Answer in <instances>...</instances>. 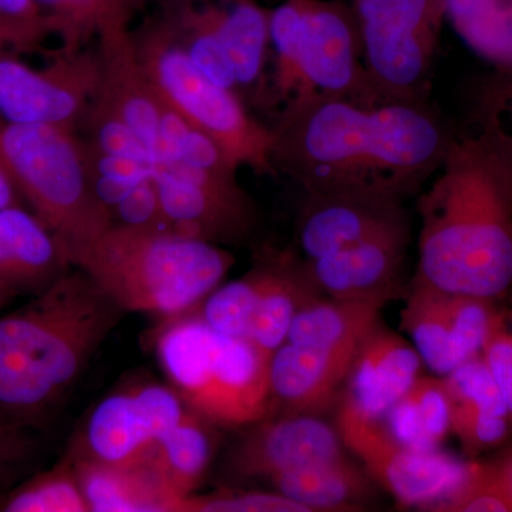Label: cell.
<instances>
[{"mask_svg": "<svg viewBox=\"0 0 512 512\" xmlns=\"http://www.w3.org/2000/svg\"><path fill=\"white\" fill-rule=\"evenodd\" d=\"M272 164L308 194L376 192L406 200L436 174L453 140L426 100L305 101L281 111Z\"/></svg>", "mask_w": 512, "mask_h": 512, "instance_id": "1", "label": "cell"}, {"mask_svg": "<svg viewBox=\"0 0 512 512\" xmlns=\"http://www.w3.org/2000/svg\"><path fill=\"white\" fill-rule=\"evenodd\" d=\"M417 214L412 282L490 302L512 291V171L483 134L453 137Z\"/></svg>", "mask_w": 512, "mask_h": 512, "instance_id": "2", "label": "cell"}, {"mask_svg": "<svg viewBox=\"0 0 512 512\" xmlns=\"http://www.w3.org/2000/svg\"><path fill=\"white\" fill-rule=\"evenodd\" d=\"M124 313L74 266L22 308L0 315V419L42 426Z\"/></svg>", "mask_w": 512, "mask_h": 512, "instance_id": "3", "label": "cell"}, {"mask_svg": "<svg viewBox=\"0 0 512 512\" xmlns=\"http://www.w3.org/2000/svg\"><path fill=\"white\" fill-rule=\"evenodd\" d=\"M124 312L175 318L194 311L235 264L220 245L163 229L110 227L73 256Z\"/></svg>", "mask_w": 512, "mask_h": 512, "instance_id": "4", "label": "cell"}, {"mask_svg": "<svg viewBox=\"0 0 512 512\" xmlns=\"http://www.w3.org/2000/svg\"><path fill=\"white\" fill-rule=\"evenodd\" d=\"M156 352L188 409L215 426L248 427L272 414L271 356L249 340L222 335L188 312L167 319Z\"/></svg>", "mask_w": 512, "mask_h": 512, "instance_id": "5", "label": "cell"}, {"mask_svg": "<svg viewBox=\"0 0 512 512\" xmlns=\"http://www.w3.org/2000/svg\"><path fill=\"white\" fill-rule=\"evenodd\" d=\"M269 28L275 52L269 97L282 110L323 99L384 101L370 86L352 6L340 0H286L271 10Z\"/></svg>", "mask_w": 512, "mask_h": 512, "instance_id": "6", "label": "cell"}, {"mask_svg": "<svg viewBox=\"0 0 512 512\" xmlns=\"http://www.w3.org/2000/svg\"><path fill=\"white\" fill-rule=\"evenodd\" d=\"M0 160L70 261L111 227L110 212L94 192L86 143L74 130L2 124Z\"/></svg>", "mask_w": 512, "mask_h": 512, "instance_id": "7", "label": "cell"}, {"mask_svg": "<svg viewBox=\"0 0 512 512\" xmlns=\"http://www.w3.org/2000/svg\"><path fill=\"white\" fill-rule=\"evenodd\" d=\"M133 36L144 69L171 109L204 131L235 167L276 174L271 127L249 116L238 93L218 86L194 66L167 18Z\"/></svg>", "mask_w": 512, "mask_h": 512, "instance_id": "8", "label": "cell"}, {"mask_svg": "<svg viewBox=\"0 0 512 512\" xmlns=\"http://www.w3.org/2000/svg\"><path fill=\"white\" fill-rule=\"evenodd\" d=\"M370 86L384 101L424 100L444 0H353Z\"/></svg>", "mask_w": 512, "mask_h": 512, "instance_id": "9", "label": "cell"}, {"mask_svg": "<svg viewBox=\"0 0 512 512\" xmlns=\"http://www.w3.org/2000/svg\"><path fill=\"white\" fill-rule=\"evenodd\" d=\"M336 429L343 446L362 461L367 474L400 507L437 512L460 491L473 470V464L443 451L413 450L396 443L382 421L338 412Z\"/></svg>", "mask_w": 512, "mask_h": 512, "instance_id": "10", "label": "cell"}, {"mask_svg": "<svg viewBox=\"0 0 512 512\" xmlns=\"http://www.w3.org/2000/svg\"><path fill=\"white\" fill-rule=\"evenodd\" d=\"M100 86L97 50L64 52L42 69L0 56V116L9 124L69 128L83 123Z\"/></svg>", "mask_w": 512, "mask_h": 512, "instance_id": "11", "label": "cell"}, {"mask_svg": "<svg viewBox=\"0 0 512 512\" xmlns=\"http://www.w3.org/2000/svg\"><path fill=\"white\" fill-rule=\"evenodd\" d=\"M153 178L171 232L221 245L241 244L255 231L258 214L237 174L161 161Z\"/></svg>", "mask_w": 512, "mask_h": 512, "instance_id": "12", "label": "cell"}, {"mask_svg": "<svg viewBox=\"0 0 512 512\" xmlns=\"http://www.w3.org/2000/svg\"><path fill=\"white\" fill-rule=\"evenodd\" d=\"M188 410L174 387L163 384L111 394L90 414L67 457L134 466L184 419Z\"/></svg>", "mask_w": 512, "mask_h": 512, "instance_id": "13", "label": "cell"}, {"mask_svg": "<svg viewBox=\"0 0 512 512\" xmlns=\"http://www.w3.org/2000/svg\"><path fill=\"white\" fill-rule=\"evenodd\" d=\"M248 427L229 454L228 470L234 477L269 481L345 454L338 429L319 414L272 413Z\"/></svg>", "mask_w": 512, "mask_h": 512, "instance_id": "14", "label": "cell"}, {"mask_svg": "<svg viewBox=\"0 0 512 512\" xmlns=\"http://www.w3.org/2000/svg\"><path fill=\"white\" fill-rule=\"evenodd\" d=\"M410 221L318 259H306L313 284L328 298L383 299L400 295Z\"/></svg>", "mask_w": 512, "mask_h": 512, "instance_id": "15", "label": "cell"}, {"mask_svg": "<svg viewBox=\"0 0 512 512\" xmlns=\"http://www.w3.org/2000/svg\"><path fill=\"white\" fill-rule=\"evenodd\" d=\"M404 201L376 192L308 194L299 211V248L318 259L409 222Z\"/></svg>", "mask_w": 512, "mask_h": 512, "instance_id": "16", "label": "cell"}, {"mask_svg": "<svg viewBox=\"0 0 512 512\" xmlns=\"http://www.w3.org/2000/svg\"><path fill=\"white\" fill-rule=\"evenodd\" d=\"M100 86L96 99L133 130L157 164L163 157L161 123L165 103L138 56L128 25L99 37Z\"/></svg>", "mask_w": 512, "mask_h": 512, "instance_id": "17", "label": "cell"}, {"mask_svg": "<svg viewBox=\"0 0 512 512\" xmlns=\"http://www.w3.org/2000/svg\"><path fill=\"white\" fill-rule=\"evenodd\" d=\"M421 357L402 336L377 323L360 343L338 399V412L382 421L420 376Z\"/></svg>", "mask_w": 512, "mask_h": 512, "instance_id": "18", "label": "cell"}, {"mask_svg": "<svg viewBox=\"0 0 512 512\" xmlns=\"http://www.w3.org/2000/svg\"><path fill=\"white\" fill-rule=\"evenodd\" d=\"M74 268L62 242L22 205L0 210V289L36 296Z\"/></svg>", "mask_w": 512, "mask_h": 512, "instance_id": "19", "label": "cell"}, {"mask_svg": "<svg viewBox=\"0 0 512 512\" xmlns=\"http://www.w3.org/2000/svg\"><path fill=\"white\" fill-rule=\"evenodd\" d=\"M357 348H306L285 342L269 363L272 413L326 412L338 402Z\"/></svg>", "mask_w": 512, "mask_h": 512, "instance_id": "20", "label": "cell"}, {"mask_svg": "<svg viewBox=\"0 0 512 512\" xmlns=\"http://www.w3.org/2000/svg\"><path fill=\"white\" fill-rule=\"evenodd\" d=\"M276 493L309 511H362L376 494L375 481L346 454L272 477Z\"/></svg>", "mask_w": 512, "mask_h": 512, "instance_id": "21", "label": "cell"}, {"mask_svg": "<svg viewBox=\"0 0 512 512\" xmlns=\"http://www.w3.org/2000/svg\"><path fill=\"white\" fill-rule=\"evenodd\" d=\"M70 460L90 512H175L177 501L146 464L113 466Z\"/></svg>", "mask_w": 512, "mask_h": 512, "instance_id": "22", "label": "cell"}, {"mask_svg": "<svg viewBox=\"0 0 512 512\" xmlns=\"http://www.w3.org/2000/svg\"><path fill=\"white\" fill-rule=\"evenodd\" d=\"M214 427L211 421L188 410L141 461L177 505L194 493L210 467L215 453Z\"/></svg>", "mask_w": 512, "mask_h": 512, "instance_id": "23", "label": "cell"}, {"mask_svg": "<svg viewBox=\"0 0 512 512\" xmlns=\"http://www.w3.org/2000/svg\"><path fill=\"white\" fill-rule=\"evenodd\" d=\"M383 299H316L293 319L286 342L319 349H355L380 322Z\"/></svg>", "mask_w": 512, "mask_h": 512, "instance_id": "24", "label": "cell"}, {"mask_svg": "<svg viewBox=\"0 0 512 512\" xmlns=\"http://www.w3.org/2000/svg\"><path fill=\"white\" fill-rule=\"evenodd\" d=\"M400 326L436 375L447 376L466 362L458 348L446 292L412 282L400 312Z\"/></svg>", "mask_w": 512, "mask_h": 512, "instance_id": "25", "label": "cell"}, {"mask_svg": "<svg viewBox=\"0 0 512 512\" xmlns=\"http://www.w3.org/2000/svg\"><path fill=\"white\" fill-rule=\"evenodd\" d=\"M217 9L221 42L234 70L238 92L264 86L266 55L271 45V10L256 5L255 0L228 3Z\"/></svg>", "mask_w": 512, "mask_h": 512, "instance_id": "26", "label": "cell"}, {"mask_svg": "<svg viewBox=\"0 0 512 512\" xmlns=\"http://www.w3.org/2000/svg\"><path fill=\"white\" fill-rule=\"evenodd\" d=\"M461 39L495 72L512 74V0H444Z\"/></svg>", "mask_w": 512, "mask_h": 512, "instance_id": "27", "label": "cell"}, {"mask_svg": "<svg viewBox=\"0 0 512 512\" xmlns=\"http://www.w3.org/2000/svg\"><path fill=\"white\" fill-rule=\"evenodd\" d=\"M64 52L84 49L93 37L128 25L136 0H37Z\"/></svg>", "mask_w": 512, "mask_h": 512, "instance_id": "28", "label": "cell"}, {"mask_svg": "<svg viewBox=\"0 0 512 512\" xmlns=\"http://www.w3.org/2000/svg\"><path fill=\"white\" fill-rule=\"evenodd\" d=\"M272 265V251L262 252L258 264L248 274L215 288L194 312L222 335L247 339L249 322L268 284Z\"/></svg>", "mask_w": 512, "mask_h": 512, "instance_id": "29", "label": "cell"}, {"mask_svg": "<svg viewBox=\"0 0 512 512\" xmlns=\"http://www.w3.org/2000/svg\"><path fill=\"white\" fill-rule=\"evenodd\" d=\"M0 512H90L72 460L13 485L0 497Z\"/></svg>", "mask_w": 512, "mask_h": 512, "instance_id": "30", "label": "cell"}, {"mask_svg": "<svg viewBox=\"0 0 512 512\" xmlns=\"http://www.w3.org/2000/svg\"><path fill=\"white\" fill-rule=\"evenodd\" d=\"M476 119L483 134L512 171V74L495 72L481 84Z\"/></svg>", "mask_w": 512, "mask_h": 512, "instance_id": "31", "label": "cell"}, {"mask_svg": "<svg viewBox=\"0 0 512 512\" xmlns=\"http://www.w3.org/2000/svg\"><path fill=\"white\" fill-rule=\"evenodd\" d=\"M83 123L90 130V143H87L89 146L110 156L127 158L154 167L153 158L133 130L100 101L93 100Z\"/></svg>", "mask_w": 512, "mask_h": 512, "instance_id": "32", "label": "cell"}, {"mask_svg": "<svg viewBox=\"0 0 512 512\" xmlns=\"http://www.w3.org/2000/svg\"><path fill=\"white\" fill-rule=\"evenodd\" d=\"M451 403H466L485 412L510 417L507 406L483 356L473 357L443 377ZM511 420V419H510Z\"/></svg>", "mask_w": 512, "mask_h": 512, "instance_id": "33", "label": "cell"}, {"mask_svg": "<svg viewBox=\"0 0 512 512\" xmlns=\"http://www.w3.org/2000/svg\"><path fill=\"white\" fill-rule=\"evenodd\" d=\"M177 512H311L279 493L224 490L208 495H190L177 505Z\"/></svg>", "mask_w": 512, "mask_h": 512, "instance_id": "34", "label": "cell"}, {"mask_svg": "<svg viewBox=\"0 0 512 512\" xmlns=\"http://www.w3.org/2000/svg\"><path fill=\"white\" fill-rule=\"evenodd\" d=\"M512 427L510 417L498 416L466 403H453L451 431L470 454L500 446Z\"/></svg>", "mask_w": 512, "mask_h": 512, "instance_id": "35", "label": "cell"}, {"mask_svg": "<svg viewBox=\"0 0 512 512\" xmlns=\"http://www.w3.org/2000/svg\"><path fill=\"white\" fill-rule=\"evenodd\" d=\"M0 32L18 52L35 50L53 35L37 0H0Z\"/></svg>", "mask_w": 512, "mask_h": 512, "instance_id": "36", "label": "cell"}, {"mask_svg": "<svg viewBox=\"0 0 512 512\" xmlns=\"http://www.w3.org/2000/svg\"><path fill=\"white\" fill-rule=\"evenodd\" d=\"M407 393L416 404L417 412L430 440L440 448L441 443L451 431V412H453V403H451L446 382L444 379L419 376Z\"/></svg>", "mask_w": 512, "mask_h": 512, "instance_id": "37", "label": "cell"}, {"mask_svg": "<svg viewBox=\"0 0 512 512\" xmlns=\"http://www.w3.org/2000/svg\"><path fill=\"white\" fill-rule=\"evenodd\" d=\"M110 217L111 227L170 231L153 174L128 192L110 211Z\"/></svg>", "mask_w": 512, "mask_h": 512, "instance_id": "38", "label": "cell"}, {"mask_svg": "<svg viewBox=\"0 0 512 512\" xmlns=\"http://www.w3.org/2000/svg\"><path fill=\"white\" fill-rule=\"evenodd\" d=\"M36 453L28 429L0 419V497L10 490Z\"/></svg>", "mask_w": 512, "mask_h": 512, "instance_id": "39", "label": "cell"}, {"mask_svg": "<svg viewBox=\"0 0 512 512\" xmlns=\"http://www.w3.org/2000/svg\"><path fill=\"white\" fill-rule=\"evenodd\" d=\"M481 356L503 394L512 421V332L505 325L501 313L491 326Z\"/></svg>", "mask_w": 512, "mask_h": 512, "instance_id": "40", "label": "cell"}, {"mask_svg": "<svg viewBox=\"0 0 512 512\" xmlns=\"http://www.w3.org/2000/svg\"><path fill=\"white\" fill-rule=\"evenodd\" d=\"M22 195L13 181L8 168L0 160V210L8 207H15V205H22Z\"/></svg>", "mask_w": 512, "mask_h": 512, "instance_id": "41", "label": "cell"}, {"mask_svg": "<svg viewBox=\"0 0 512 512\" xmlns=\"http://www.w3.org/2000/svg\"><path fill=\"white\" fill-rule=\"evenodd\" d=\"M495 477L503 488L508 501H510L512 511V453L500 458V460L491 463Z\"/></svg>", "mask_w": 512, "mask_h": 512, "instance_id": "42", "label": "cell"}, {"mask_svg": "<svg viewBox=\"0 0 512 512\" xmlns=\"http://www.w3.org/2000/svg\"><path fill=\"white\" fill-rule=\"evenodd\" d=\"M12 301V296L8 295V293L3 291V289H0V313H2L3 309H5Z\"/></svg>", "mask_w": 512, "mask_h": 512, "instance_id": "43", "label": "cell"}, {"mask_svg": "<svg viewBox=\"0 0 512 512\" xmlns=\"http://www.w3.org/2000/svg\"><path fill=\"white\" fill-rule=\"evenodd\" d=\"M5 49H10V45H9L8 39H6V36L3 35L2 32H0V56L3 55V52H5Z\"/></svg>", "mask_w": 512, "mask_h": 512, "instance_id": "44", "label": "cell"}, {"mask_svg": "<svg viewBox=\"0 0 512 512\" xmlns=\"http://www.w3.org/2000/svg\"><path fill=\"white\" fill-rule=\"evenodd\" d=\"M227 3H238V2H247V0H224Z\"/></svg>", "mask_w": 512, "mask_h": 512, "instance_id": "45", "label": "cell"}, {"mask_svg": "<svg viewBox=\"0 0 512 512\" xmlns=\"http://www.w3.org/2000/svg\"><path fill=\"white\" fill-rule=\"evenodd\" d=\"M0 126H2V124H0Z\"/></svg>", "mask_w": 512, "mask_h": 512, "instance_id": "46", "label": "cell"}]
</instances>
